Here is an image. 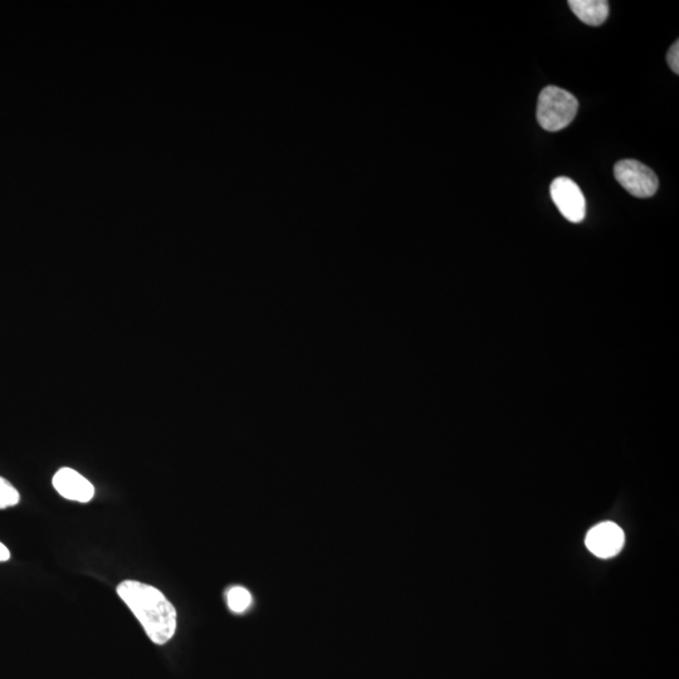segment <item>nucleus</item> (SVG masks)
<instances>
[{"mask_svg": "<svg viewBox=\"0 0 679 679\" xmlns=\"http://www.w3.org/2000/svg\"><path fill=\"white\" fill-rule=\"evenodd\" d=\"M614 177L629 194L637 198H651L657 193V175L637 160H620L614 166Z\"/></svg>", "mask_w": 679, "mask_h": 679, "instance_id": "3", "label": "nucleus"}, {"mask_svg": "<svg viewBox=\"0 0 679 679\" xmlns=\"http://www.w3.org/2000/svg\"><path fill=\"white\" fill-rule=\"evenodd\" d=\"M569 6L575 16L588 26H602L609 16L607 0H570Z\"/></svg>", "mask_w": 679, "mask_h": 679, "instance_id": "7", "label": "nucleus"}, {"mask_svg": "<svg viewBox=\"0 0 679 679\" xmlns=\"http://www.w3.org/2000/svg\"><path fill=\"white\" fill-rule=\"evenodd\" d=\"M624 532L613 522H602L589 531L586 547L600 559H610L623 549Z\"/></svg>", "mask_w": 679, "mask_h": 679, "instance_id": "5", "label": "nucleus"}, {"mask_svg": "<svg viewBox=\"0 0 679 679\" xmlns=\"http://www.w3.org/2000/svg\"><path fill=\"white\" fill-rule=\"evenodd\" d=\"M579 102L570 92L556 86L541 91L537 102V121L546 131H560L568 127L578 114Z\"/></svg>", "mask_w": 679, "mask_h": 679, "instance_id": "2", "label": "nucleus"}, {"mask_svg": "<svg viewBox=\"0 0 679 679\" xmlns=\"http://www.w3.org/2000/svg\"><path fill=\"white\" fill-rule=\"evenodd\" d=\"M117 594L138 618L148 637L163 646L177 630V610L154 586L126 580L117 586Z\"/></svg>", "mask_w": 679, "mask_h": 679, "instance_id": "1", "label": "nucleus"}, {"mask_svg": "<svg viewBox=\"0 0 679 679\" xmlns=\"http://www.w3.org/2000/svg\"><path fill=\"white\" fill-rule=\"evenodd\" d=\"M19 493L11 483L0 477V508H7L18 505Z\"/></svg>", "mask_w": 679, "mask_h": 679, "instance_id": "9", "label": "nucleus"}, {"mask_svg": "<svg viewBox=\"0 0 679 679\" xmlns=\"http://www.w3.org/2000/svg\"><path fill=\"white\" fill-rule=\"evenodd\" d=\"M9 558H11V553H9L8 547L0 542V563L8 561Z\"/></svg>", "mask_w": 679, "mask_h": 679, "instance_id": "11", "label": "nucleus"}, {"mask_svg": "<svg viewBox=\"0 0 679 679\" xmlns=\"http://www.w3.org/2000/svg\"><path fill=\"white\" fill-rule=\"evenodd\" d=\"M551 199L571 223L584 221L586 214V200L579 185L566 177L556 178L550 187Z\"/></svg>", "mask_w": 679, "mask_h": 679, "instance_id": "4", "label": "nucleus"}, {"mask_svg": "<svg viewBox=\"0 0 679 679\" xmlns=\"http://www.w3.org/2000/svg\"><path fill=\"white\" fill-rule=\"evenodd\" d=\"M53 487L67 500L89 502L95 496V488L90 481L71 468H62L53 477Z\"/></svg>", "mask_w": 679, "mask_h": 679, "instance_id": "6", "label": "nucleus"}, {"mask_svg": "<svg viewBox=\"0 0 679 679\" xmlns=\"http://www.w3.org/2000/svg\"><path fill=\"white\" fill-rule=\"evenodd\" d=\"M227 603L232 612L243 613L251 605L252 597L247 589L241 588V586H234L227 593Z\"/></svg>", "mask_w": 679, "mask_h": 679, "instance_id": "8", "label": "nucleus"}, {"mask_svg": "<svg viewBox=\"0 0 679 679\" xmlns=\"http://www.w3.org/2000/svg\"><path fill=\"white\" fill-rule=\"evenodd\" d=\"M667 62L671 70L678 75L679 73V42L677 41L674 45L669 48L667 55Z\"/></svg>", "mask_w": 679, "mask_h": 679, "instance_id": "10", "label": "nucleus"}]
</instances>
